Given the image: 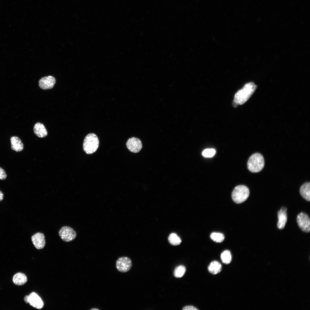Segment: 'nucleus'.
<instances>
[{"label": "nucleus", "instance_id": "1", "mask_svg": "<svg viewBox=\"0 0 310 310\" xmlns=\"http://www.w3.org/2000/svg\"><path fill=\"white\" fill-rule=\"evenodd\" d=\"M257 86L253 82L246 84L241 89L235 94L233 104L235 107L238 105L245 103L255 91Z\"/></svg>", "mask_w": 310, "mask_h": 310}, {"label": "nucleus", "instance_id": "17", "mask_svg": "<svg viewBox=\"0 0 310 310\" xmlns=\"http://www.w3.org/2000/svg\"><path fill=\"white\" fill-rule=\"evenodd\" d=\"M222 266L220 263L216 261H212L208 267L209 272L213 274H216L220 272L222 270Z\"/></svg>", "mask_w": 310, "mask_h": 310}, {"label": "nucleus", "instance_id": "23", "mask_svg": "<svg viewBox=\"0 0 310 310\" xmlns=\"http://www.w3.org/2000/svg\"><path fill=\"white\" fill-rule=\"evenodd\" d=\"M7 177V174L4 170L0 167V180H4Z\"/></svg>", "mask_w": 310, "mask_h": 310}, {"label": "nucleus", "instance_id": "3", "mask_svg": "<svg viewBox=\"0 0 310 310\" xmlns=\"http://www.w3.org/2000/svg\"><path fill=\"white\" fill-rule=\"evenodd\" d=\"M99 145V141L96 135L90 133L85 137L83 143L84 151L88 154H92L97 150Z\"/></svg>", "mask_w": 310, "mask_h": 310}, {"label": "nucleus", "instance_id": "22", "mask_svg": "<svg viewBox=\"0 0 310 310\" xmlns=\"http://www.w3.org/2000/svg\"><path fill=\"white\" fill-rule=\"evenodd\" d=\"M216 153V150L214 149H207L203 151L202 155L206 157H211L213 156Z\"/></svg>", "mask_w": 310, "mask_h": 310}, {"label": "nucleus", "instance_id": "26", "mask_svg": "<svg viewBox=\"0 0 310 310\" xmlns=\"http://www.w3.org/2000/svg\"><path fill=\"white\" fill-rule=\"evenodd\" d=\"M95 309H96V310H98V309H96V308L95 309H91V310H95Z\"/></svg>", "mask_w": 310, "mask_h": 310}, {"label": "nucleus", "instance_id": "16", "mask_svg": "<svg viewBox=\"0 0 310 310\" xmlns=\"http://www.w3.org/2000/svg\"><path fill=\"white\" fill-rule=\"evenodd\" d=\"M301 195L308 201H310V182H307L301 186L300 189Z\"/></svg>", "mask_w": 310, "mask_h": 310}, {"label": "nucleus", "instance_id": "4", "mask_svg": "<svg viewBox=\"0 0 310 310\" xmlns=\"http://www.w3.org/2000/svg\"><path fill=\"white\" fill-rule=\"evenodd\" d=\"M249 195V188L245 185H241L234 188L232 193V197L235 203L240 204L245 201Z\"/></svg>", "mask_w": 310, "mask_h": 310}, {"label": "nucleus", "instance_id": "2", "mask_svg": "<svg viewBox=\"0 0 310 310\" xmlns=\"http://www.w3.org/2000/svg\"><path fill=\"white\" fill-rule=\"evenodd\" d=\"M265 164L263 156L260 153H256L249 158L247 163L248 170L253 173L259 172L263 168Z\"/></svg>", "mask_w": 310, "mask_h": 310}, {"label": "nucleus", "instance_id": "15", "mask_svg": "<svg viewBox=\"0 0 310 310\" xmlns=\"http://www.w3.org/2000/svg\"><path fill=\"white\" fill-rule=\"evenodd\" d=\"M12 281L16 285L20 286L25 284L27 281L26 276L24 274L18 272L15 274L13 276Z\"/></svg>", "mask_w": 310, "mask_h": 310}, {"label": "nucleus", "instance_id": "8", "mask_svg": "<svg viewBox=\"0 0 310 310\" xmlns=\"http://www.w3.org/2000/svg\"><path fill=\"white\" fill-rule=\"evenodd\" d=\"M116 265L117 270L123 273L129 271L132 265L131 260L126 257L119 258L116 261Z\"/></svg>", "mask_w": 310, "mask_h": 310}, {"label": "nucleus", "instance_id": "9", "mask_svg": "<svg viewBox=\"0 0 310 310\" xmlns=\"http://www.w3.org/2000/svg\"><path fill=\"white\" fill-rule=\"evenodd\" d=\"M126 144L128 149L131 152L134 153L139 152L142 146L141 140L135 137L129 138L127 141Z\"/></svg>", "mask_w": 310, "mask_h": 310}, {"label": "nucleus", "instance_id": "24", "mask_svg": "<svg viewBox=\"0 0 310 310\" xmlns=\"http://www.w3.org/2000/svg\"><path fill=\"white\" fill-rule=\"evenodd\" d=\"M183 310H197L198 309L195 307L192 306H186L184 307L182 309Z\"/></svg>", "mask_w": 310, "mask_h": 310}, {"label": "nucleus", "instance_id": "5", "mask_svg": "<svg viewBox=\"0 0 310 310\" xmlns=\"http://www.w3.org/2000/svg\"><path fill=\"white\" fill-rule=\"evenodd\" d=\"M59 234L61 239L66 242H69L75 239L76 233L72 228L68 226L62 227L59 231Z\"/></svg>", "mask_w": 310, "mask_h": 310}, {"label": "nucleus", "instance_id": "12", "mask_svg": "<svg viewBox=\"0 0 310 310\" xmlns=\"http://www.w3.org/2000/svg\"><path fill=\"white\" fill-rule=\"evenodd\" d=\"M286 211L287 208L282 207L278 212V221L277 226L279 229H283L285 226L287 219Z\"/></svg>", "mask_w": 310, "mask_h": 310}, {"label": "nucleus", "instance_id": "14", "mask_svg": "<svg viewBox=\"0 0 310 310\" xmlns=\"http://www.w3.org/2000/svg\"><path fill=\"white\" fill-rule=\"evenodd\" d=\"M34 134L38 137L44 138L48 135L47 131L44 125L39 122L36 123L33 128Z\"/></svg>", "mask_w": 310, "mask_h": 310}, {"label": "nucleus", "instance_id": "10", "mask_svg": "<svg viewBox=\"0 0 310 310\" xmlns=\"http://www.w3.org/2000/svg\"><path fill=\"white\" fill-rule=\"evenodd\" d=\"M56 83L54 77L49 75L41 78L39 81L38 84L42 89L47 90L52 88Z\"/></svg>", "mask_w": 310, "mask_h": 310}, {"label": "nucleus", "instance_id": "19", "mask_svg": "<svg viewBox=\"0 0 310 310\" xmlns=\"http://www.w3.org/2000/svg\"><path fill=\"white\" fill-rule=\"evenodd\" d=\"M221 260L223 263L226 264L230 263L232 260V256L230 251L226 250L221 254L220 256Z\"/></svg>", "mask_w": 310, "mask_h": 310}, {"label": "nucleus", "instance_id": "21", "mask_svg": "<svg viewBox=\"0 0 310 310\" xmlns=\"http://www.w3.org/2000/svg\"><path fill=\"white\" fill-rule=\"evenodd\" d=\"M211 239L217 243L222 242L224 238V235L221 233L213 232L210 235Z\"/></svg>", "mask_w": 310, "mask_h": 310}, {"label": "nucleus", "instance_id": "13", "mask_svg": "<svg viewBox=\"0 0 310 310\" xmlns=\"http://www.w3.org/2000/svg\"><path fill=\"white\" fill-rule=\"evenodd\" d=\"M11 149L16 152L21 151L24 149V145L21 139L16 136L11 137L10 139Z\"/></svg>", "mask_w": 310, "mask_h": 310}, {"label": "nucleus", "instance_id": "20", "mask_svg": "<svg viewBox=\"0 0 310 310\" xmlns=\"http://www.w3.org/2000/svg\"><path fill=\"white\" fill-rule=\"evenodd\" d=\"M186 268L184 266L182 265L179 266L175 269L174 272V275L176 278H181L184 274Z\"/></svg>", "mask_w": 310, "mask_h": 310}, {"label": "nucleus", "instance_id": "25", "mask_svg": "<svg viewBox=\"0 0 310 310\" xmlns=\"http://www.w3.org/2000/svg\"><path fill=\"white\" fill-rule=\"evenodd\" d=\"M3 193L0 190V202L1 201L3 198Z\"/></svg>", "mask_w": 310, "mask_h": 310}, {"label": "nucleus", "instance_id": "11", "mask_svg": "<svg viewBox=\"0 0 310 310\" xmlns=\"http://www.w3.org/2000/svg\"><path fill=\"white\" fill-rule=\"evenodd\" d=\"M31 240L35 247L38 249H43L45 245V236L40 232H37L31 237Z\"/></svg>", "mask_w": 310, "mask_h": 310}, {"label": "nucleus", "instance_id": "6", "mask_svg": "<svg viewBox=\"0 0 310 310\" xmlns=\"http://www.w3.org/2000/svg\"><path fill=\"white\" fill-rule=\"evenodd\" d=\"M24 300L26 303H29L31 306L37 309H41L44 306V303L41 298L34 292L25 296Z\"/></svg>", "mask_w": 310, "mask_h": 310}, {"label": "nucleus", "instance_id": "18", "mask_svg": "<svg viewBox=\"0 0 310 310\" xmlns=\"http://www.w3.org/2000/svg\"><path fill=\"white\" fill-rule=\"evenodd\" d=\"M168 241L170 244L174 246L179 245L181 242L179 237L176 234L173 233L169 235L168 237Z\"/></svg>", "mask_w": 310, "mask_h": 310}, {"label": "nucleus", "instance_id": "7", "mask_svg": "<svg viewBox=\"0 0 310 310\" xmlns=\"http://www.w3.org/2000/svg\"><path fill=\"white\" fill-rule=\"evenodd\" d=\"M297 221L298 226L303 231L309 232L310 230V220L306 214L301 212L297 216Z\"/></svg>", "mask_w": 310, "mask_h": 310}]
</instances>
